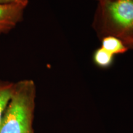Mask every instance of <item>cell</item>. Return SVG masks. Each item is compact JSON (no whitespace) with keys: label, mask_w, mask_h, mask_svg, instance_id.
I'll return each instance as SVG.
<instances>
[{"label":"cell","mask_w":133,"mask_h":133,"mask_svg":"<svg viewBox=\"0 0 133 133\" xmlns=\"http://www.w3.org/2000/svg\"><path fill=\"white\" fill-rule=\"evenodd\" d=\"M92 28L100 39L115 36L129 49L133 36V0L100 1L94 13Z\"/></svg>","instance_id":"1"},{"label":"cell","mask_w":133,"mask_h":133,"mask_svg":"<svg viewBox=\"0 0 133 133\" xmlns=\"http://www.w3.org/2000/svg\"><path fill=\"white\" fill-rule=\"evenodd\" d=\"M36 86L31 79L14 83L11 99L0 121V133H34Z\"/></svg>","instance_id":"2"},{"label":"cell","mask_w":133,"mask_h":133,"mask_svg":"<svg viewBox=\"0 0 133 133\" xmlns=\"http://www.w3.org/2000/svg\"><path fill=\"white\" fill-rule=\"evenodd\" d=\"M26 6L20 4H0V35L14 28L23 17Z\"/></svg>","instance_id":"3"},{"label":"cell","mask_w":133,"mask_h":133,"mask_svg":"<svg viewBox=\"0 0 133 133\" xmlns=\"http://www.w3.org/2000/svg\"><path fill=\"white\" fill-rule=\"evenodd\" d=\"M100 40L101 41V48L115 56L124 54L129 50L123 41L115 36H106Z\"/></svg>","instance_id":"4"},{"label":"cell","mask_w":133,"mask_h":133,"mask_svg":"<svg viewBox=\"0 0 133 133\" xmlns=\"http://www.w3.org/2000/svg\"><path fill=\"white\" fill-rule=\"evenodd\" d=\"M14 83L0 80V121L12 95Z\"/></svg>","instance_id":"5"},{"label":"cell","mask_w":133,"mask_h":133,"mask_svg":"<svg viewBox=\"0 0 133 133\" xmlns=\"http://www.w3.org/2000/svg\"><path fill=\"white\" fill-rule=\"evenodd\" d=\"M114 57L115 56L101 47L94 51L92 59L94 64L97 66L102 69H107L113 64Z\"/></svg>","instance_id":"6"},{"label":"cell","mask_w":133,"mask_h":133,"mask_svg":"<svg viewBox=\"0 0 133 133\" xmlns=\"http://www.w3.org/2000/svg\"><path fill=\"white\" fill-rule=\"evenodd\" d=\"M29 3L28 0H0V4H20L26 6Z\"/></svg>","instance_id":"7"},{"label":"cell","mask_w":133,"mask_h":133,"mask_svg":"<svg viewBox=\"0 0 133 133\" xmlns=\"http://www.w3.org/2000/svg\"><path fill=\"white\" fill-rule=\"evenodd\" d=\"M133 49V36L131 38L130 42H129V49Z\"/></svg>","instance_id":"8"},{"label":"cell","mask_w":133,"mask_h":133,"mask_svg":"<svg viewBox=\"0 0 133 133\" xmlns=\"http://www.w3.org/2000/svg\"><path fill=\"white\" fill-rule=\"evenodd\" d=\"M98 1V2H100V1H105V0H97Z\"/></svg>","instance_id":"9"}]
</instances>
